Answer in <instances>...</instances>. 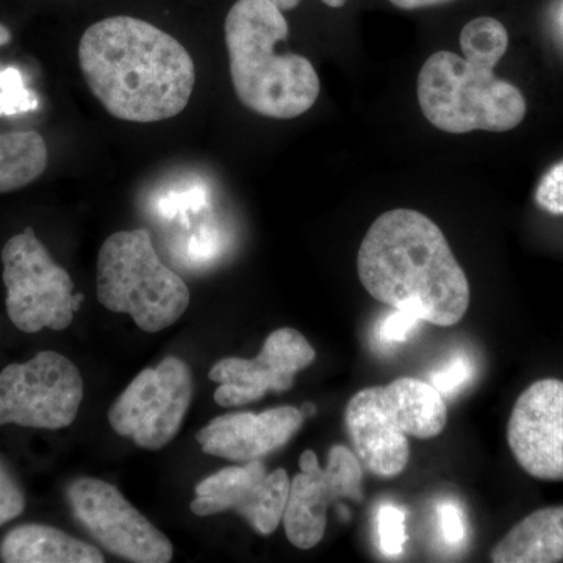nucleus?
I'll return each instance as SVG.
<instances>
[{"instance_id":"nucleus-19","label":"nucleus","mask_w":563,"mask_h":563,"mask_svg":"<svg viewBox=\"0 0 563 563\" xmlns=\"http://www.w3.org/2000/svg\"><path fill=\"white\" fill-rule=\"evenodd\" d=\"M35 91L24 85V77L16 68L0 70V117H16L38 109Z\"/></svg>"},{"instance_id":"nucleus-10","label":"nucleus","mask_w":563,"mask_h":563,"mask_svg":"<svg viewBox=\"0 0 563 563\" xmlns=\"http://www.w3.org/2000/svg\"><path fill=\"white\" fill-rule=\"evenodd\" d=\"M70 512L111 554L136 563L173 561L172 540L132 506L114 485L79 477L66 488Z\"/></svg>"},{"instance_id":"nucleus-4","label":"nucleus","mask_w":563,"mask_h":563,"mask_svg":"<svg viewBox=\"0 0 563 563\" xmlns=\"http://www.w3.org/2000/svg\"><path fill=\"white\" fill-rule=\"evenodd\" d=\"M224 35L233 90L246 109L273 120H292L312 109L320 77L302 55L277 54L288 22L272 0H236Z\"/></svg>"},{"instance_id":"nucleus-6","label":"nucleus","mask_w":563,"mask_h":563,"mask_svg":"<svg viewBox=\"0 0 563 563\" xmlns=\"http://www.w3.org/2000/svg\"><path fill=\"white\" fill-rule=\"evenodd\" d=\"M98 299L107 310L131 314L144 332H161L180 320L190 290L158 258L151 233L133 229L113 233L98 255Z\"/></svg>"},{"instance_id":"nucleus-16","label":"nucleus","mask_w":563,"mask_h":563,"mask_svg":"<svg viewBox=\"0 0 563 563\" xmlns=\"http://www.w3.org/2000/svg\"><path fill=\"white\" fill-rule=\"evenodd\" d=\"M0 561L5 563H103L98 548L46 525H22L3 537Z\"/></svg>"},{"instance_id":"nucleus-7","label":"nucleus","mask_w":563,"mask_h":563,"mask_svg":"<svg viewBox=\"0 0 563 563\" xmlns=\"http://www.w3.org/2000/svg\"><path fill=\"white\" fill-rule=\"evenodd\" d=\"M7 313L20 331H65L79 312L84 295L32 228L11 236L2 250Z\"/></svg>"},{"instance_id":"nucleus-29","label":"nucleus","mask_w":563,"mask_h":563,"mask_svg":"<svg viewBox=\"0 0 563 563\" xmlns=\"http://www.w3.org/2000/svg\"><path fill=\"white\" fill-rule=\"evenodd\" d=\"M11 41V33L5 25L0 24V46H5Z\"/></svg>"},{"instance_id":"nucleus-12","label":"nucleus","mask_w":563,"mask_h":563,"mask_svg":"<svg viewBox=\"0 0 563 563\" xmlns=\"http://www.w3.org/2000/svg\"><path fill=\"white\" fill-rule=\"evenodd\" d=\"M317 357L312 344L296 329H277L254 358L229 357L214 363L209 377L220 384L214 402L240 407L258 401L266 391H288L295 376Z\"/></svg>"},{"instance_id":"nucleus-8","label":"nucleus","mask_w":563,"mask_h":563,"mask_svg":"<svg viewBox=\"0 0 563 563\" xmlns=\"http://www.w3.org/2000/svg\"><path fill=\"white\" fill-rule=\"evenodd\" d=\"M84 377L65 355L43 351L0 373V426L57 431L73 424L84 399Z\"/></svg>"},{"instance_id":"nucleus-21","label":"nucleus","mask_w":563,"mask_h":563,"mask_svg":"<svg viewBox=\"0 0 563 563\" xmlns=\"http://www.w3.org/2000/svg\"><path fill=\"white\" fill-rule=\"evenodd\" d=\"M474 377V363L466 354H457L448 362V365L431 376V384L440 395L454 396Z\"/></svg>"},{"instance_id":"nucleus-27","label":"nucleus","mask_w":563,"mask_h":563,"mask_svg":"<svg viewBox=\"0 0 563 563\" xmlns=\"http://www.w3.org/2000/svg\"><path fill=\"white\" fill-rule=\"evenodd\" d=\"M390 2L401 10H420L443 5V3L451 2V0H390Z\"/></svg>"},{"instance_id":"nucleus-23","label":"nucleus","mask_w":563,"mask_h":563,"mask_svg":"<svg viewBox=\"0 0 563 563\" xmlns=\"http://www.w3.org/2000/svg\"><path fill=\"white\" fill-rule=\"evenodd\" d=\"M24 509V492L5 463L0 461V528L20 517Z\"/></svg>"},{"instance_id":"nucleus-9","label":"nucleus","mask_w":563,"mask_h":563,"mask_svg":"<svg viewBox=\"0 0 563 563\" xmlns=\"http://www.w3.org/2000/svg\"><path fill=\"white\" fill-rule=\"evenodd\" d=\"M195 393L190 366L179 357L163 358L143 369L109 410V422L136 446L157 451L179 433Z\"/></svg>"},{"instance_id":"nucleus-15","label":"nucleus","mask_w":563,"mask_h":563,"mask_svg":"<svg viewBox=\"0 0 563 563\" xmlns=\"http://www.w3.org/2000/svg\"><path fill=\"white\" fill-rule=\"evenodd\" d=\"M301 409L277 407L262 413H229L211 420L196 433L202 453L232 462L261 461L279 450L302 428Z\"/></svg>"},{"instance_id":"nucleus-13","label":"nucleus","mask_w":563,"mask_h":563,"mask_svg":"<svg viewBox=\"0 0 563 563\" xmlns=\"http://www.w3.org/2000/svg\"><path fill=\"white\" fill-rule=\"evenodd\" d=\"M290 483L284 468L268 473L262 461L229 466L196 485L191 512L209 517L233 510L255 531L269 536L284 518Z\"/></svg>"},{"instance_id":"nucleus-22","label":"nucleus","mask_w":563,"mask_h":563,"mask_svg":"<svg viewBox=\"0 0 563 563\" xmlns=\"http://www.w3.org/2000/svg\"><path fill=\"white\" fill-rule=\"evenodd\" d=\"M421 321L420 314L410 307L395 309V312L388 314L383 324L379 325L377 339L387 346L388 344L404 343Z\"/></svg>"},{"instance_id":"nucleus-11","label":"nucleus","mask_w":563,"mask_h":563,"mask_svg":"<svg viewBox=\"0 0 563 563\" xmlns=\"http://www.w3.org/2000/svg\"><path fill=\"white\" fill-rule=\"evenodd\" d=\"M299 466L301 473L292 477L282 521L290 543L310 550L324 537L332 503L342 498L362 503L365 498L363 468L357 455L343 444L329 450L325 468H321L312 450L303 451Z\"/></svg>"},{"instance_id":"nucleus-28","label":"nucleus","mask_w":563,"mask_h":563,"mask_svg":"<svg viewBox=\"0 0 563 563\" xmlns=\"http://www.w3.org/2000/svg\"><path fill=\"white\" fill-rule=\"evenodd\" d=\"M272 2L280 11H290L296 9L302 0H272ZM321 2L331 7V9H342V7L346 5L347 0H321Z\"/></svg>"},{"instance_id":"nucleus-1","label":"nucleus","mask_w":563,"mask_h":563,"mask_svg":"<svg viewBox=\"0 0 563 563\" xmlns=\"http://www.w3.org/2000/svg\"><path fill=\"white\" fill-rule=\"evenodd\" d=\"M81 73L117 120L158 122L177 117L195 90L190 52L169 33L132 16L96 22L81 35Z\"/></svg>"},{"instance_id":"nucleus-25","label":"nucleus","mask_w":563,"mask_h":563,"mask_svg":"<svg viewBox=\"0 0 563 563\" xmlns=\"http://www.w3.org/2000/svg\"><path fill=\"white\" fill-rule=\"evenodd\" d=\"M437 514H439L440 531L444 542L453 547L465 542L466 526L461 507L453 501H444L437 507Z\"/></svg>"},{"instance_id":"nucleus-17","label":"nucleus","mask_w":563,"mask_h":563,"mask_svg":"<svg viewBox=\"0 0 563 563\" xmlns=\"http://www.w3.org/2000/svg\"><path fill=\"white\" fill-rule=\"evenodd\" d=\"M495 563L563 561V506L536 510L514 526L492 550Z\"/></svg>"},{"instance_id":"nucleus-5","label":"nucleus","mask_w":563,"mask_h":563,"mask_svg":"<svg viewBox=\"0 0 563 563\" xmlns=\"http://www.w3.org/2000/svg\"><path fill=\"white\" fill-rule=\"evenodd\" d=\"M347 435L365 468L395 477L410 461L409 437L429 440L448 422V407L431 383L402 377L355 393L344 412Z\"/></svg>"},{"instance_id":"nucleus-18","label":"nucleus","mask_w":563,"mask_h":563,"mask_svg":"<svg viewBox=\"0 0 563 563\" xmlns=\"http://www.w3.org/2000/svg\"><path fill=\"white\" fill-rule=\"evenodd\" d=\"M49 152L38 132L0 133V192L27 187L46 172Z\"/></svg>"},{"instance_id":"nucleus-3","label":"nucleus","mask_w":563,"mask_h":563,"mask_svg":"<svg viewBox=\"0 0 563 563\" xmlns=\"http://www.w3.org/2000/svg\"><path fill=\"white\" fill-rule=\"evenodd\" d=\"M507 46L509 35L501 22L483 16L462 29L463 57L448 51L432 54L417 85L426 120L454 135L509 132L520 125L528 111L525 96L493 73Z\"/></svg>"},{"instance_id":"nucleus-30","label":"nucleus","mask_w":563,"mask_h":563,"mask_svg":"<svg viewBox=\"0 0 563 563\" xmlns=\"http://www.w3.org/2000/svg\"><path fill=\"white\" fill-rule=\"evenodd\" d=\"M301 412L303 415V417H312V415H314V406L313 404H310V402H306L303 404V406L301 407Z\"/></svg>"},{"instance_id":"nucleus-26","label":"nucleus","mask_w":563,"mask_h":563,"mask_svg":"<svg viewBox=\"0 0 563 563\" xmlns=\"http://www.w3.org/2000/svg\"><path fill=\"white\" fill-rule=\"evenodd\" d=\"M214 247H217V240L209 232H203L198 239L191 240L190 254L192 258L203 261V258H210L213 255Z\"/></svg>"},{"instance_id":"nucleus-20","label":"nucleus","mask_w":563,"mask_h":563,"mask_svg":"<svg viewBox=\"0 0 563 563\" xmlns=\"http://www.w3.org/2000/svg\"><path fill=\"white\" fill-rule=\"evenodd\" d=\"M376 521L380 551L388 558L401 555L407 540L406 514L393 504H384Z\"/></svg>"},{"instance_id":"nucleus-14","label":"nucleus","mask_w":563,"mask_h":563,"mask_svg":"<svg viewBox=\"0 0 563 563\" xmlns=\"http://www.w3.org/2000/svg\"><path fill=\"white\" fill-rule=\"evenodd\" d=\"M507 442L526 473L563 481V380H537L521 393L507 424Z\"/></svg>"},{"instance_id":"nucleus-24","label":"nucleus","mask_w":563,"mask_h":563,"mask_svg":"<svg viewBox=\"0 0 563 563\" xmlns=\"http://www.w3.org/2000/svg\"><path fill=\"white\" fill-rule=\"evenodd\" d=\"M540 209L551 214H563V161L551 166L536 190Z\"/></svg>"},{"instance_id":"nucleus-2","label":"nucleus","mask_w":563,"mask_h":563,"mask_svg":"<svg viewBox=\"0 0 563 563\" xmlns=\"http://www.w3.org/2000/svg\"><path fill=\"white\" fill-rule=\"evenodd\" d=\"M357 273L376 301L410 307L433 325L451 328L468 312L466 274L442 229L420 211L380 214L358 250Z\"/></svg>"}]
</instances>
